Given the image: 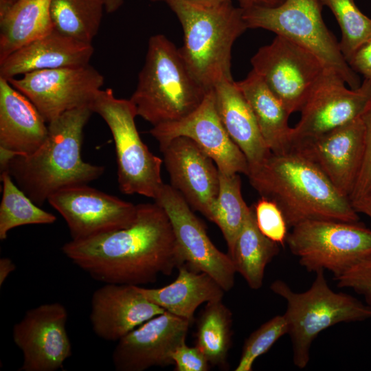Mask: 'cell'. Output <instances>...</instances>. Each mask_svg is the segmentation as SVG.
Masks as SVG:
<instances>
[{
	"instance_id": "1",
	"label": "cell",
	"mask_w": 371,
	"mask_h": 371,
	"mask_svg": "<svg viewBox=\"0 0 371 371\" xmlns=\"http://www.w3.org/2000/svg\"><path fill=\"white\" fill-rule=\"evenodd\" d=\"M137 215L128 227L62 247L74 264L96 281L135 286L170 276L185 264L170 219L155 202L137 205Z\"/></svg>"
},
{
	"instance_id": "2",
	"label": "cell",
	"mask_w": 371,
	"mask_h": 371,
	"mask_svg": "<svg viewBox=\"0 0 371 371\" xmlns=\"http://www.w3.org/2000/svg\"><path fill=\"white\" fill-rule=\"evenodd\" d=\"M252 187L274 201L289 227L308 220L356 223L359 214L312 161L295 150L271 155L249 169Z\"/></svg>"
},
{
	"instance_id": "3",
	"label": "cell",
	"mask_w": 371,
	"mask_h": 371,
	"mask_svg": "<svg viewBox=\"0 0 371 371\" xmlns=\"http://www.w3.org/2000/svg\"><path fill=\"white\" fill-rule=\"evenodd\" d=\"M93 113L89 105L63 113L47 123V137L34 153L11 157L1 165V172H8L38 206L61 189L98 179L104 167L81 156L84 128Z\"/></svg>"
},
{
	"instance_id": "4",
	"label": "cell",
	"mask_w": 371,
	"mask_h": 371,
	"mask_svg": "<svg viewBox=\"0 0 371 371\" xmlns=\"http://www.w3.org/2000/svg\"><path fill=\"white\" fill-rule=\"evenodd\" d=\"M183 32L181 56L195 79L207 90L232 80V49L247 29L243 8L231 0L213 7H201L183 0L166 2Z\"/></svg>"
},
{
	"instance_id": "5",
	"label": "cell",
	"mask_w": 371,
	"mask_h": 371,
	"mask_svg": "<svg viewBox=\"0 0 371 371\" xmlns=\"http://www.w3.org/2000/svg\"><path fill=\"white\" fill-rule=\"evenodd\" d=\"M208 91L193 76L179 48L164 34L150 36L130 98L137 116L153 126L179 121L201 105Z\"/></svg>"
},
{
	"instance_id": "6",
	"label": "cell",
	"mask_w": 371,
	"mask_h": 371,
	"mask_svg": "<svg viewBox=\"0 0 371 371\" xmlns=\"http://www.w3.org/2000/svg\"><path fill=\"white\" fill-rule=\"evenodd\" d=\"M315 274L310 288L302 293L293 291L281 280L270 285L271 290L286 302L284 315L289 325L293 361L300 369L308 365L311 344L321 332L339 323L371 318V308L366 303L349 294L334 291L323 270Z\"/></svg>"
},
{
	"instance_id": "7",
	"label": "cell",
	"mask_w": 371,
	"mask_h": 371,
	"mask_svg": "<svg viewBox=\"0 0 371 371\" xmlns=\"http://www.w3.org/2000/svg\"><path fill=\"white\" fill-rule=\"evenodd\" d=\"M323 5L321 0H284L275 7L243 8V17L248 29L267 30L294 42L314 54L326 68L339 74L350 88L357 89L362 82L324 23Z\"/></svg>"
},
{
	"instance_id": "8",
	"label": "cell",
	"mask_w": 371,
	"mask_h": 371,
	"mask_svg": "<svg viewBox=\"0 0 371 371\" xmlns=\"http://www.w3.org/2000/svg\"><path fill=\"white\" fill-rule=\"evenodd\" d=\"M90 106L106 122L114 139L120 192L155 199L164 184L161 176L163 161L142 140L133 102L130 99L116 98L113 91L107 88L98 93Z\"/></svg>"
},
{
	"instance_id": "9",
	"label": "cell",
	"mask_w": 371,
	"mask_h": 371,
	"mask_svg": "<svg viewBox=\"0 0 371 371\" xmlns=\"http://www.w3.org/2000/svg\"><path fill=\"white\" fill-rule=\"evenodd\" d=\"M291 229L286 244L309 272L327 270L337 278L371 258V229L359 222L308 220Z\"/></svg>"
},
{
	"instance_id": "10",
	"label": "cell",
	"mask_w": 371,
	"mask_h": 371,
	"mask_svg": "<svg viewBox=\"0 0 371 371\" xmlns=\"http://www.w3.org/2000/svg\"><path fill=\"white\" fill-rule=\"evenodd\" d=\"M251 64L290 115L300 111L326 68L311 52L278 35L259 48Z\"/></svg>"
},
{
	"instance_id": "11",
	"label": "cell",
	"mask_w": 371,
	"mask_h": 371,
	"mask_svg": "<svg viewBox=\"0 0 371 371\" xmlns=\"http://www.w3.org/2000/svg\"><path fill=\"white\" fill-rule=\"evenodd\" d=\"M346 85L339 74L325 68L300 111V120L292 127V146L361 117L371 98V80L364 79L357 89Z\"/></svg>"
},
{
	"instance_id": "12",
	"label": "cell",
	"mask_w": 371,
	"mask_h": 371,
	"mask_svg": "<svg viewBox=\"0 0 371 371\" xmlns=\"http://www.w3.org/2000/svg\"><path fill=\"white\" fill-rule=\"evenodd\" d=\"M8 80L34 104L49 123L67 111L91 106L104 80L89 64L32 71Z\"/></svg>"
},
{
	"instance_id": "13",
	"label": "cell",
	"mask_w": 371,
	"mask_h": 371,
	"mask_svg": "<svg viewBox=\"0 0 371 371\" xmlns=\"http://www.w3.org/2000/svg\"><path fill=\"white\" fill-rule=\"evenodd\" d=\"M154 200L170 219L185 265L194 271L210 275L225 292L230 291L236 271L229 255L213 244L204 225L181 194L164 183Z\"/></svg>"
},
{
	"instance_id": "14",
	"label": "cell",
	"mask_w": 371,
	"mask_h": 371,
	"mask_svg": "<svg viewBox=\"0 0 371 371\" xmlns=\"http://www.w3.org/2000/svg\"><path fill=\"white\" fill-rule=\"evenodd\" d=\"M47 201L65 220L71 240H83L129 227L137 205L87 184L61 189Z\"/></svg>"
},
{
	"instance_id": "15",
	"label": "cell",
	"mask_w": 371,
	"mask_h": 371,
	"mask_svg": "<svg viewBox=\"0 0 371 371\" xmlns=\"http://www.w3.org/2000/svg\"><path fill=\"white\" fill-rule=\"evenodd\" d=\"M68 313L58 302L28 310L12 329V339L23 355L21 371H56L72 353L66 324Z\"/></svg>"
},
{
	"instance_id": "16",
	"label": "cell",
	"mask_w": 371,
	"mask_h": 371,
	"mask_svg": "<svg viewBox=\"0 0 371 371\" xmlns=\"http://www.w3.org/2000/svg\"><path fill=\"white\" fill-rule=\"evenodd\" d=\"M150 133L159 142V147L175 137H187L214 161L222 173L249 174L245 156L231 139L220 119L213 89L208 91L203 102L191 114L177 122L153 126Z\"/></svg>"
},
{
	"instance_id": "17",
	"label": "cell",
	"mask_w": 371,
	"mask_h": 371,
	"mask_svg": "<svg viewBox=\"0 0 371 371\" xmlns=\"http://www.w3.org/2000/svg\"><path fill=\"white\" fill-rule=\"evenodd\" d=\"M291 149L306 157L350 199L358 179L365 153L361 117L319 136L293 144Z\"/></svg>"
},
{
	"instance_id": "18",
	"label": "cell",
	"mask_w": 371,
	"mask_h": 371,
	"mask_svg": "<svg viewBox=\"0 0 371 371\" xmlns=\"http://www.w3.org/2000/svg\"><path fill=\"white\" fill-rule=\"evenodd\" d=\"M192 322L168 311L135 328L120 339L112 361L117 371H144L174 364L171 355L186 342Z\"/></svg>"
},
{
	"instance_id": "19",
	"label": "cell",
	"mask_w": 371,
	"mask_h": 371,
	"mask_svg": "<svg viewBox=\"0 0 371 371\" xmlns=\"http://www.w3.org/2000/svg\"><path fill=\"white\" fill-rule=\"evenodd\" d=\"M159 148L171 186L207 218L219 190V171L214 161L184 136Z\"/></svg>"
},
{
	"instance_id": "20",
	"label": "cell",
	"mask_w": 371,
	"mask_h": 371,
	"mask_svg": "<svg viewBox=\"0 0 371 371\" xmlns=\"http://www.w3.org/2000/svg\"><path fill=\"white\" fill-rule=\"evenodd\" d=\"M165 311L146 299L135 285L104 283L92 295L89 319L98 337L117 341Z\"/></svg>"
},
{
	"instance_id": "21",
	"label": "cell",
	"mask_w": 371,
	"mask_h": 371,
	"mask_svg": "<svg viewBox=\"0 0 371 371\" xmlns=\"http://www.w3.org/2000/svg\"><path fill=\"white\" fill-rule=\"evenodd\" d=\"M48 124L34 104L0 78V160L34 153L45 141Z\"/></svg>"
},
{
	"instance_id": "22",
	"label": "cell",
	"mask_w": 371,
	"mask_h": 371,
	"mask_svg": "<svg viewBox=\"0 0 371 371\" xmlns=\"http://www.w3.org/2000/svg\"><path fill=\"white\" fill-rule=\"evenodd\" d=\"M91 43L79 41L53 30L0 61V78L6 80L27 73L89 65Z\"/></svg>"
},
{
	"instance_id": "23",
	"label": "cell",
	"mask_w": 371,
	"mask_h": 371,
	"mask_svg": "<svg viewBox=\"0 0 371 371\" xmlns=\"http://www.w3.org/2000/svg\"><path fill=\"white\" fill-rule=\"evenodd\" d=\"M217 112L228 135L245 156L249 169L271 153L255 115L236 82L224 80L214 88Z\"/></svg>"
},
{
	"instance_id": "24",
	"label": "cell",
	"mask_w": 371,
	"mask_h": 371,
	"mask_svg": "<svg viewBox=\"0 0 371 371\" xmlns=\"http://www.w3.org/2000/svg\"><path fill=\"white\" fill-rule=\"evenodd\" d=\"M177 278L161 288L137 286L149 301L175 315L192 322L196 308L204 302L221 300L225 292L210 275L182 265Z\"/></svg>"
},
{
	"instance_id": "25",
	"label": "cell",
	"mask_w": 371,
	"mask_h": 371,
	"mask_svg": "<svg viewBox=\"0 0 371 371\" xmlns=\"http://www.w3.org/2000/svg\"><path fill=\"white\" fill-rule=\"evenodd\" d=\"M249 104L262 136L272 153L291 149L290 114L276 95L256 72L251 70L243 80L236 82Z\"/></svg>"
},
{
	"instance_id": "26",
	"label": "cell",
	"mask_w": 371,
	"mask_h": 371,
	"mask_svg": "<svg viewBox=\"0 0 371 371\" xmlns=\"http://www.w3.org/2000/svg\"><path fill=\"white\" fill-rule=\"evenodd\" d=\"M51 0H16L0 11V61L54 30Z\"/></svg>"
},
{
	"instance_id": "27",
	"label": "cell",
	"mask_w": 371,
	"mask_h": 371,
	"mask_svg": "<svg viewBox=\"0 0 371 371\" xmlns=\"http://www.w3.org/2000/svg\"><path fill=\"white\" fill-rule=\"evenodd\" d=\"M279 251V245L259 230L253 207H250L234 245L228 252L236 273L243 277L251 289H260L267 265Z\"/></svg>"
},
{
	"instance_id": "28",
	"label": "cell",
	"mask_w": 371,
	"mask_h": 371,
	"mask_svg": "<svg viewBox=\"0 0 371 371\" xmlns=\"http://www.w3.org/2000/svg\"><path fill=\"white\" fill-rule=\"evenodd\" d=\"M232 313L221 300L207 302L196 326L195 346L210 365L224 367L232 346Z\"/></svg>"
},
{
	"instance_id": "29",
	"label": "cell",
	"mask_w": 371,
	"mask_h": 371,
	"mask_svg": "<svg viewBox=\"0 0 371 371\" xmlns=\"http://www.w3.org/2000/svg\"><path fill=\"white\" fill-rule=\"evenodd\" d=\"M105 10L104 0H51L54 29L79 41L91 43Z\"/></svg>"
},
{
	"instance_id": "30",
	"label": "cell",
	"mask_w": 371,
	"mask_h": 371,
	"mask_svg": "<svg viewBox=\"0 0 371 371\" xmlns=\"http://www.w3.org/2000/svg\"><path fill=\"white\" fill-rule=\"evenodd\" d=\"M249 210L242 195L239 174L227 175L219 171L218 194L207 219L219 227L228 252L232 250Z\"/></svg>"
},
{
	"instance_id": "31",
	"label": "cell",
	"mask_w": 371,
	"mask_h": 371,
	"mask_svg": "<svg viewBox=\"0 0 371 371\" xmlns=\"http://www.w3.org/2000/svg\"><path fill=\"white\" fill-rule=\"evenodd\" d=\"M3 183L0 205V239L5 240L13 228L26 225L52 224L53 214L38 207L13 181L7 171L1 172Z\"/></svg>"
},
{
	"instance_id": "32",
	"label": "cell",
	"mask_w": 371,
	"mask_h": 371,
	"mask_svg": "<svg viewBox=\"0 0 371 371\" xmlns=\"http://www.w3.org/2000/svg\"><path fill=\"white\" fill-rule=\"evenodd\" d=\"M333 13L341 32L339 43L346 60L371 39V19L366 16L354 0H321Z\"/></svg>"
},
{
	"instance_id": "33",
	"label": "cell",
	"mask_w": 371,
	"mask_h": 371,
	"mask_svg": "<svg viewBox=\"0 0 371 371\" xmlns=\"http://www.w3.org/2000/svg\"><path fill=\"white\" fill-rule=\"evenodd\" d=\"M288 332L289 325L284 314L276 315L262 324L245 340L234 370L251 371L255 361Z\"/></svg>"
},
{
	"instance_id": "34",
	"label": "cell",
	"mask_w": 371,
	"mask_h": 371,
	"mask_svg": "<svg viewBox=\"0 0 371 371\" xmlns=\"http://www.w3.org/2000/svg\"><path fill=\"white\" fill-rule=\"evenodd\" d=\"M256 222L261 233L272 241L284 246L289 234V226L278 205L261 196L253 206Z\"/></svg>"
},
{
	"instance_id": "35",
	"label": "cell",
	"mask_w": 371,
	"mask_h": 371,
	"mask_svg": "<svg viewBox=\"0 0 371 371\" xmlns=\"http://www.w3.org/2000/svg\"><path fill=\"white\" fill-rule=\"evenodd\" d=\"M365 135V153L362 167L350 201L359 199L371 192V98L361 115Z\"/></svg>"
},
{
	"instance_id": "36",
	"label": "cell",
	"mask_w": 371,
	"mask_h": 371,
	"mask_svg": "<svg viewBox=\"0 0 371 371\" xmlns=\"http://www.w3.org/2000/svg\"><path fill=\"white\" fill-rule=\"evenodd\" d=\"M334 279L338 287L352 289L363 296L366 304L371 308V258L357 264Z\"/></svg>"
},
{
	"instance_id": "37",
	"label": "cell",
	"mask_w": 371,
	"mask_h": 371,
	"mask_svg": "<svg viewBox=\"0 0 371 371\" xmlns=\"http://www.w3.org/2000/svg\"><path fill=\"white\" fill-rule=\"evenodd\" d=\"M175 371H207L210 363L200 349L186 343L179 346L172 353Z\"/></svg>"
},
{
	"instance_id": "38",
	"label": "cell",
	"mask_w": 371,
	"mask_h": 371,
	"mask_svg": "<svg viewBox=\"0 0 371 371\" xmlns=\"http://www.w3.org/2000/svg\"><path fill=\"white\" fill-rule=\"evenodd\" d=\"M347 62L357 74L371 80V39L355 51Z\"/></svg>"
},
{
	"instance_id": "39",
	"label": "cell",
	"mask_w": 371,
	"mask_h": 371,
	"mask_svg": "<svg viewBox=\"0 0 371 371\" xmlns=\"http://www.w3.org/2000/svg\"><path fill=\"white\" fill-rule=\"evenodd\" d=\"M355 211L369 218L371 222V192L351 202Z\"/></svg>"
},
{
	"instance_id": "40",
	"label": "cell",
	"mask_w": 371,
	"mask_h": 371,
	"mask_svg": "<svg viewBox=\"0 0 371 371\" xmlns=\"http://www.w3.org/2000/svg\"><path fill=\"white\" fill-rule=\"evenodd\" d=\"M16 269L15 264L7 257L0 258V286H1L10 274Z\"/></svg>"
},
{
	"instance_id": "41",
	"label": "cell",
	"mask_w": 371,
	"mask_h": 371,
	"mask_svg": "<svg viewBox=\"0 0 371 371\" xmlns=\"http://www.w3.org/2000/svg\"><path fill=\"white\" fill-rule=\"evenodd\" d=\"M284 1V0H239L241 8L253 5L275 7L281 4Z\"/></svg>"
},
{
	"instance_id": "42",
	"label": "cell",
	"mask_w": 371,
	"mask_h": 371,
	"mask_svg": "<svg viewBox=\"0 0 371 371\" xmlns=\"http://www.w3.org/2000/svg\"><path fill=\"white\" fill-rule=\"evenodd\" d=\"M188 3L201 6V7H213L221 5L228 0H183Z\"/></svg>"
},
{
	"instance_id": "43",
	"label": "cell",
	"mask_w": 371,
	"mask_h": 371,
	"mask_svg": "<svg viewBox=\"0 0 371 371\" xmlns=\"http://www.w3.org/2000/svg\"><path fill=\"white\" fill-rule=\"evenodd\" d=\"M124 0H104L105 11L113 13L117 10L123 4Z\"/></svg>"
},
{
	"instance_id": "44",
	"label": "cell",
	"mask_w": 371,
	"mask_h": 371,
	"mask_svg": "<svg viewBox=\"0 0 371 371\" xmlns=\"http://www.w3.org/2000/svg\"><path fill=\"white\" fill-rule=\"evenodd\" d=\"M16 0H0V11H2L13 3Z\"/></svg>"
},
{
	"instance_id": "45",
	"label": "cell",
	"mask_w": 371,
	"mask_h": 371,
	"mask_svg": "<svg viewBox=\"0 0 371 371\" xmlns=\"http://www.w3.org/2000/svg\"><path fill=\"white\" fill-rule=\"evenodd\" d=\"M150 1H165V2H167L168 0H150Z\"/></svg>"
}]
</instances>
